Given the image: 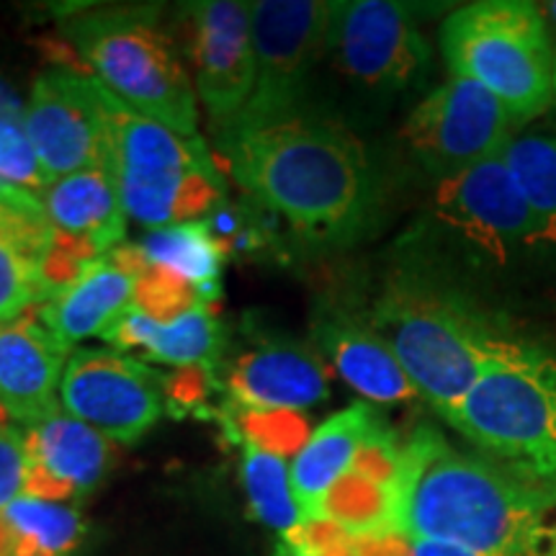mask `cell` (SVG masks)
I'll list each match as a JSON object with an SVG mask.
<instances>
[{
	"label": "cell",
	"mask_w": 556,
	"mask_h": 556,
	"mask_svg": "<svg viewBox=\"0 0 556 556\" xmlns=\"http://www.w3.org/2000/svg\"><path fill=\"white\" fill-rule=\"evenodd\" d=\"M3 420H5V415H3V413H0V422H3Z\"/></svg>",
	"instance_id": "ab89813d"
},
{
	"label": "cell",
	"mask_w": 556,
	"mask_h": 556,
	"mask_svg": "<svg viewBox=\"0 0 556 556\" xmlns=\"http://www.w3.org/2000/svg\"><path fill=\"white\" fill-rule=\"evenodd\" d=\"M539 11L546 21L548 37H552V45H554V52H556V0H548V3H539Z\"/></svg>",
	"instance_id": "e575fe53"
},
{
	"label": "cell",
	"mask_w": 556,
	"mask_h": 556,
	"mask_svg": "<svg viewBox=\"0 0 556 556\" xmlns=\"http://www.w3.org/2000/svg\"><path fill=\"white\" fill-rule=\"evenodd\" d=\"M544 556H556V526H554V531H552V539H548V546H546Z\"/></svg>",
	"instance_id": "74e56055"
},
{
	"label": "cell",
	"mask_w": 556,
	"mask_h": 556,
	"mask_svg": "<svg viewBox=\"0 0 556 556\" xmlns=\"http://www.w3.org/2000/svg\"><path fill=\"white\" fill-rule=\"evenodd\" d=\"M222 420L238 443H253L278 456L304 446L309 438L307 420L289 409H250L227 402Z\"/></svg>",
	"instance_id": "f1b7e54d"
},
{
	"label": "cell",
	"mask_w": 556,
	"mask_h": 556,
	"mask_svg": "<svg viewBox=\"0 0 556 556\" xmlns=\"http://www.w3.org/2000/svg\"><path fill=\"white\" fill-rule=\"evenodd\" d=\"M163 377L114 348L70 353L60 384V407L109 441L137 443L163 415Z\"/></svg>",
	"instance_id": "4fadbf2b"
},
{
	"label": "cell",
	"mask_w": 556,
	"mask_h": 556,
	"mask_svg": "<svg viewBox=\"0 0 556 556\" xmlns=\"http://www.w3.org/2000/svg\"><path fill=\"white\" fill-rule=\"evenodd\" d=\"M281 554H283V556H315V554L304 552V548H294V546H289V544L281 546Z\"/></svg>",
	"instance_id": "8d00e7d4"
},
{
	"label": "cell",
	"mask_w": 556,
	"mask_h": 556,
	"mask_svg": "<svg viewBox=\"0 0 556 556\" xmlns=\"http://www.w3.org/2000/svg\"><path fill=\"white\" fill-rule=\"evenodd\" d=\"M139 250L150 266L165 268L197 289L206 307L219 296L225 253L212 238L204 219L148 229V235L139 242Z\"/></svg>",
	"instance_id": "cb8c5ba5"
},
{
	"label": "cell",
	"mask_w": 556,
	"mask_h": 556,
	"mask_svg": "<svg viewBox=\"0 0 556 556\" xmlns=\"http://www.w3.org/2000/svg\"><path fill=\"white\" fill-rule=\"evenodd\" d=\"M500 157L528 204L556 222V129H520Z\"/></svg>",
	"instance_id": "83f0119b"
},
{
	"label": "cell",
	"mask_w": 556,
	"mask_h": 556,
	"mask_svg": "<svg viewBox=\"0 0 556 556\" xmlns=\"http://www.w3.org/2000/svg\"><path fill=\"white\" fill-rule=\"evenodd\" d=\"M26 114H0V184L39 197L50 186L26 135Z\"/></svg>",
	"instance_id": "f546056e"
},
{
	"label": "cell",
	"mask_w": 556,
	"mask_h": 556,
	"mask_svg": "<svg viewBox=\"0 0 556 556\" xmlns=\"http://www.w3.org/2000/svg\"><path fill=\"white\" fill-rule=\"evenodd\" d=\"M240 189L319 248H345L379 206L364 142L336 119L296 114L270 127L217 137Z\"/></svg>",
	"instance_id": "6da1fadb"
},
{
	"label": "cell",
	"mask_w": 556,
	"mask_h": 556,
	"mask_svg": "<svg viewBox=\"0 0 556 556\" xmlns=\"http://www.w3.org/2000/svg\"><path fill=\"white\" fill-rule=\"evenodd\" d=\"M255 45V86L248 106L222 135L270 127L302 114L312 70L330 50L336 3L261 0L250 3Z\"/></svg>",
	"instance_id": "9c48e42d"
},
{
	"label": "cell",
	"mask_w": 556,
	"mask_h": 556,
	"mask_svg": "<svg viewBox=\"0 0 556 556\" xmlns=\"http://www.w3.org/2000/svg\"><path fill=\"white\" fill-rule=\"evenodd\" d=\"M70 37L109 93L180 137H197V96L170 41L148 18L101 11L75 18Z\"/></svg>",
	"instance_id": "ba28073f"
},
{
	"label": "cell",
	"mask_w": 556,
	"mask_h": 556,
	"mask_svg": "<svg viewBox=\"0 0 556 556\" xmlns=\"http://www.w3.org/2000/svg\"><path fill=\"white\" fill-rule=\"evenodd\" d=\"M430 212L471 266L507 287L556 261V222L528 204L500 155L435 184Z\"/></svg>",
	"instance_id": "52a82bcc"
},
{
	"label": "cell",
	"mask_w": 556,
	"mask_h": 556,
	"mask_svg": "<svg viewBox=\"0 0 556 556\" xmlns=\"http://www.w3.org/2000/svg\"><path fill=\"white\" fill-rule=\"evenodd\" d=\"M199 304H204L199 291L180 281L178 276L168 274L165 268H155L148 263L142 274L135 278V307L157 319V323L176 319L184 312L199 307Z\"/></svg>",
	"instance_id": "4dcf8cb0"
},
{
	"label": "cell",
	"mask_w": 556,
	"mask_h": 556,
	"mask_svg": "<svg viewBox=\"0 0 556 556\" xmlns=\"http://www.w3.org/2000/svg\"><path fill=\"white\" fill-rule=\"evenodd\" d=\"M67 353L41 319L0 325V413L26 428L54 413Z\"/></svg>",
	"instance_id": "2e32d148"
},
{
	"label": "cell",
	"mask_w": 556,
	"mask_h": 556,
	"mask_svg": "<svg viewBox=\"0 0 556 556\" xmlns=\"http://www.w3.org/2000/svg\"><path fill=\"white\" fill-rule=\"evenodd\" d=\"M438 39L451 73L490 90L523 127L556 103V54L539 3H467L448 13Z\"/></svg>",
	"instance_id": "5b68a950"
},
{
	"label": "cell",
	"mask_w": 556,
	"mask_h": 556,
	"mask_svg": "<svg viewBox=\"0 0 556 556\" xmlns=\"http://www.w3.org/2000/svg\"><path fill=\"white\" fill-rule=\"evenodd\" d=\"M101 338L116 348H137L148 358L176 368H217L225 348L222 323L204 304L168 323H157L131 304Z\"/></svg>",
	"instance_id": "7402d4cb"
},
{
	"label": "cell",
	"mask_w": 556,
	"mask_h": 556,
	"mask_svg": "<svg viewBox=\"0 0 556 556\" xmlns=\"http://www.w3.org/2000/svg\"><path fill=\"white\" fill-rule=\"evenodd\" d=\"M52 240L54 229L39 197L24 189L0 197V325L50 299L45 261Z\"/></svg>",
	"instance_id": "ac0fdd59"
},
{
	"label": "cell",
	"mask_w": 556,
	"mask_h": 556,
	"mask_svg": "<svg viewBox=\"0 0 556 556\" xmlns=\"http://www.w3.org/2000/svg\"><path fill=\"white\" fill-rule=\"evenodd\" d=\"M328 52L340 75L374 99L413 88L430 65V45L415 9L394 0L336 3Z\"/></svg>",
	"instance_id": "8fae6325"
},
{
	"label": "cell",
	"mask_w": 556,
	"mask_h": 556,
	"mask_svg": "<svg viewBox=\"0 0 556 556\" xmlns=\"http://www.w3.org/2000/svg\"><path fill=\"white\" fill-rule=\"evenodd\" d=\"M312 340L338 377L356 389L368 405H402L417 400V389L366 319L340 309H325L312 323Z\"/></svg>",
	"instance_id": "e0dca14e"
},
{
	"label": "cell",
	"mask_w": 556,
	"mask_h": 556,
	"mask_svg": "<svg viewBox=\"0 0 556 556\" xmlns=\"http://www.w3.org/2000/svg\"><path fill=\"white\" fill-rule=\"evenodd\" d=\"M520 129H526L523 124L490 90L451 75L409 111L400 135L409 157L441 184L503 155Z\"/></svg>",
	"instance_id": "30bf717a"
},
{
	"label": "cell",
	"mask_w": 556,
	"mask_h": 556,
	"mask_svg": "<svg viewBox=\"0 0 556 556\" xmlns=\"http://www.w3.org/2000/svg\"><path fill=\"white\" fill-rule=\"evenodd\" d=\"M24 124L50 184L88 168L111 173L106 101L96 75H80L67 67L39 73Z\"/></svg>",
	"instance_id": "7c38bea8"
},
{
	"label": "cell",
	"mask_w": 556,
	"mask_h": 556,
	"mask_svg": "<svg viewBox=\"0 0 556 556\" xmlns=\"http://www.w3.org/2000/svg\"><path fill=\"white\" fill-rule=\"evenodd\" d=\"M556 54V52H554ZM554 88H556V65H554Z\"/></svg>",
	"instance_id": "f35d334b"
},
{
	"label": "cell",
	"mask_w": 556,
	"mask_h": 556,
	"mask_svg": "<svg viewBox=\"0 0 556 556\" xmlns=\"http://www.w3.org/2000/svg\"><path fill=\"white\" fill-rule=\"evenodd\" d=\"M319 518L336 523L351 539L400 536L394 490L348 471L319 505Z\"/></svg>",
	"instance_id": "d4e9b609"
},
{
	"label": "cell",
	"mask_w": 556,
	"mask_h": 556,
	"mask_svg": "<svg viewBox=\"0 0 556 556\" xmlns=\"http://www.w3.org/2000/svg\"><path fill=\"white\" fill-rule=\"evenodd\" d=\"M26 443L18 430L0 422V510L24 492Z\"/></svg>",
	"instance_id": "1f68e13d"
},
{
	"label": "cell",
	"mask_w": 556,
	"mask_h": 556,
	"mask_svg": "<svg viewBox=\"0 0 556 556\" xmlns=\"http://www.w3.org/2000/svg\"><path fill=\"white\" fill-rule=\"evenodd\" d=\"M242 451H245L242 479H245V490L255 516L268 528L287 536L302 523V510H299L294 490H291V469L287 458L253 446V443H242Z\"/></svg>",
	"instance_id": "4316f807"
},
{
	"label": "cell",
	"mask_w": 556,
	"mask_h": 556,
	"mask_svg": "<svg viewBox=\"0 0 556 556\" xmlns=\"http://www.w3.org/2000/svg\"><path fill=\"white\" fill-rule=\"evenodd\" d=\"M377 426H381L377 409L368 402H356V405L330 415L296 451L294 464H291V490H294V500L302 510V523L304 520H323L319 505L325 495L340 477L351 471L361 443Z\"/></svg>",
	"instance_id": "44dd1931"
},
{
	"label": "cell",
	"mask_w": 556,
	"mask_h": 556,
	"mask_svg": "<svg viewBox=\"0 0 556 556\" xmlns=\"http://www.w3.org/2000/svg\"><path fill=\"white\" fill-rule=\"evenodd\" d=\"M0 556H13V533L11 526L5 523L3 510H0Z\"/></svg>",
	"instance_id": "d590c367"
},
{
	"label": "cell",
	"mask_w": 556,
	"mask_h": 556,
	"mask_svg": "<svg viewBox=\"0 0 556 556\" xmlns=\"http://www.w3.org/2000/svg\"><path fill=\"white\" fill-rule=\"evenodd\" d=\"M364 319L405 368L420 400L443 420L513 338L462 283L428 268L389 276Z\"/></svg>",
	"instance_id": "3957f363"
},
{
	"label": "cell",
	"mask_w": 556,
	"mask_h": 556,
	"mask_svg": "<svg viewBox=\"0 0 556 556\" xmlns=\"http://www.w3.org/2000/svg\"><path fill=\"white\" fill-rule=\"evenodd\" d=\"M131 304L135 276L103 255L90 261L67 289L47 299L39 319L65 351H73L80 340L103 336Z\"/></svg>",
	"instance_id": "d6986e66"
},
{
	"label": "cell",
	"mask_w": 556,
	"mask_h": 556,
	"mask_svg": "<svg viewBox=\"0 0 556 556\" xmlns=\"http://www.w3.org/2000/svg\"><path fill=\"white\" fill-rule=\"evenodd\" d=\"M229 402L250 409L312 407L330 397V377L315 343L294 338H258L229 361Z\"/></svg>",
	"instance_id": "9a60e30c"
},
{
	"label": "cell",
	"mask_w": 556,
	"mask_h": 556,
	"mask_svg": "<svg viewBox=\"0 0 556 556\" xmlns=\"http://www.w3.org/2000/svg\"><path fill=\"white\" fill-rule=\"evenodd\" d=\"M446 422L500 467L556 490V353L507 338Z\"/></svg>",
	"instance_id": "277c9868"
},
{
	"label": "cell",
	"mask_w": 556,
	"mask_h": 556,
	"mask_svg": "<svg viewBox=\"0 0 556 556\" xmlns=\"http://www.w3.org/2000/svg\"><path fill=\"white\" fill-rule=\"evenodd\" d=\"M409 556H484L467 552L451 544H435V541H409Z\"/></svg>",
	"instance_id": "836d02e7"
},
{
	"label": "cell",
	"mask_w": 556,
	"mask_h": 556,
	"mask_svg": "<svg viewBox=\"0 0 556 556\" xmlns=\"http://www.w3.org/2000/svg\"><path fill=\"white\" fill-rule=\"evenodd\" d=\"M214 381V368H204V366H189V368H178L173 377L163 379L165 387V402L178 407H193L201 405L206 397L208 387Z\"/></svg>",
	"instance_id": "d6a6232c"
},
{
	"label": "cell",
	"mask_w": 556,
	"mask_h": 556,
	"mask_svg": "<svg viewBox=\"0 0 556 556\" xmlns=\"http://www.w3.org/2000/svg\"><path fill=\"white\" fill-rule=\"evenodd\" d=\"M39 201L54 232L86 242L99 258L124 238L127 212L109 170L88 168L62 176L39 193Z\"/></svg>",
	"instance_id": "ffe728a7"
},
{
	"label": "cell",
	"mask_w": 556,
	"mask_h": 556,
	"mask_svg": "<svg viewBox=\"0 0 556 556\" xmlns=\"http://www.w3.org/2000/svg\"><path fill=\"white\" fill-rule=\"evenodd\" d=\"M191 18L199 99L219 135L232 127L253 96V13L240 0H204L193 5Z\"/></svg>",
	"instance_id": "5bb4252c"
},
{
	"label": "cell",
	"mask_w": 556,
	"mask_h": 556,
	"mask_svg": "<svg viewBox=\"0 0 556 556\" xmlns=\"http://www.w3.org/2000/svg\"><path fill=\"white\" fill-rule=\"evenodd\" d=\"M13 533V556H58L78 544L80 516L73 507L21 495L3 510Z\"/></svg>",
	"instance_id": "484cf974"
},
{
	"label": "cell",
	"mask_w": 556,
	"mask_h": 556,
	"mask_svg": "<svg viewBox=\"0 0 556 556\" xmlns=\"http://www.w3.org/2000/svg\"><path fill=\"white\" fill-rule=\"evenodd\" d=\"M24 443L26 464L70 484L75 495L96 490L111 464L109 438L62 407L26 428Z\"/></svg>",
	"instance_id": "603a6c76"
},
{
	"label": "cell",
	"mask_w": 556,
	"mask_h": 556,
	"mask_svg": "<svg viewBox=\"0 0 556 556\" xmlns=\"http://www.w3.org/2000/svg\"><path fill=\"white\" fill-rule=\"evenodd\" d=\"M397 531L484 556H544L556 490L464 454L441 430L420 426L402 451L394 486Z\"/></svg>",
	"instance_id": "7a4b0ae2"
},
{
	"label": "cell",
	"mask_w": 556,
	"mask_h": 556,
	"mask_svg": "<svg viewBox=\"0 0 556 556\" xmlns=\"http://www.w3.org/2000/svg\"><path fill=\"white\" fill-rule=\"evenodd\" d=\"M111 176L127 217L148 229L204 219L225 201L217 163L199 137H180L103 88Z\"/></svg>",
	"instance_id": "8992f818"
}]
</instances>
